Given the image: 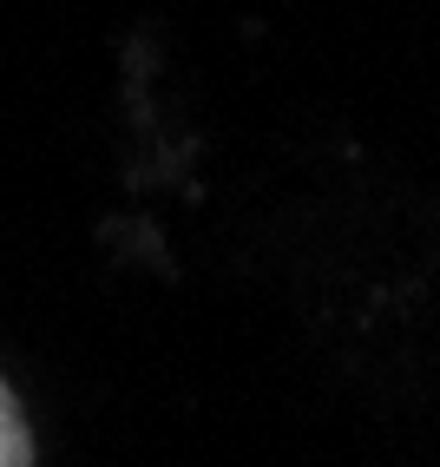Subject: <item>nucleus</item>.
Segmentation results:
<instances>
[{"mask_svg": "<svg viewBox=\"0 0 440 467\" xmlns=\"http://www.w3.org/2000/svg\"><path fill=\"white\" fill-rule=\"evenodd\" d=\"M0 467H34V428L20 415V395L0 382Z\"/></svg>", "mask_w": 440, "mask_h": 467, "instance_id": "1", "label": "nucleus"}]
</instances>
